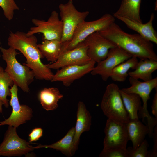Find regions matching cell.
<instances>
[{"label": "cell", "instance_id": "836d02e7", "mask_svg": "<svg viewBox=\"0 0 157 157\" xmlns=\"http://www.w3.org/2000/svg\"><path fill=\"white\" fill-rule=\"evenodd\" d=\"M155 11L157 10V0H156L155 3Z\"/></svg>", "mask_w": 157, "mask_h": 157}, {"label": "cell", "instance_id": "f1b7e54d", "mask_svg": "<svg viewBox=\"0 0 157 157\" xmlns=\"http://www.w3.org/2000/svg\"><path fill=\"white\" fill-rule=\"evenodd\" d=\"M100 157H128L127 148L126 149H117L102 150L99 155Z\"/></svg>", "mask_w": 157, "mask_h": 157}, {"label": "cell", "instance_id": "3957f363", "mask_svg": "<svg viewBox=\"0 0 157 157\" xmlns=\"http://www.w3.org/2000/svg\"><path fill=\"white\" fill-rule=\"evenodd\" d=\"M2 58L6 62L5 71L13 80L14 83L24 92H29V86L35 78L33 71L28 67L22 65L17 60L16 56L19 54L17 50L10 47L6 49L0 46Z\"/></svg>", "mask_w": 157, "mask_h": 157}, {"label": "cell", "instance_id": "ac0fdd59", "mask_svg": "<svg viewBox=\"0 0 157 157\" xmlns=\"http://www.w3.org/2000/svg\"><path fill=\"white\" fill-rule=\"evenodd\" d=\"M126 124L129 140L132 142V149H135L142 142L148 134V126L147 124L142 123L139 119H130Z\"/></svg>", "mask_w": 157, "mask_h": 157}, {"label": "cell", "instance_id": "5bb4252c", "mask_svg": "<svg viewBox=\"0 0 157 157\" xmlns=\"http://www.w3.org/2000/svg\"><path fill=\"white\" fill-rule=\"evenodd\" d=\"M87 50V47L82 42L72 49L64 51L55 62L46 65L50 69H58L69 65L85 64L91 60Z\"/></svg>", "mask_w": 157, "mask_h": 157}, {"label": "cell", "instance_id": "484cf974", "mask_svg": "<svg viewBox=\"0 0 157 157\" xmlns=\"http://www.w3.org/2000/svg\"><path fill=\"white\" fill-rule=\"evenodd\" d=\"M14 84L9 75L0 66V100L6 108L8 107L9 105L7 97L11 96L10 87Z\"/></svg>", "mask_w": 157, "mask_h": 157}, {"label": "cell", "instance_id": "7402d4cb", "mask_svg": "<svg viewBox=\"0 0 157 157\" xmlns=\"http://www.w3.org/2000/svg\"><path fill=\"white\" fill-rule=\"evenodd\" d=\"M74 133L75 128L72 127L63 138L57 142L48 145L39 144L34 147V148L35 149L42 148H52L60 151L67 156H72L74 154L73 147Z\"/></svg>", "mask_w": 157, "mask_h": 157}, {"label": "cell", "instance_id": "8992f818", "mask_svg": "<svg viewBox=\"0 0 157 157\" xmlns=\"http://www.w3.org/2000/svg\"><path fill=\"white\" fill-rule=\"evenodd\" d=\"M61 20L63 24V31L60 41L67 43L71 40L78 25L85 21L88 15V11L80 12L74 5L72 0L59 6Z\"/></svg>", "mask_w": 157, "mask_h": 157}, {"label": "cell", "instance_id": "30bf717a", "mask_svg": "<svg viewBox=\"0 0 157 157\" xmlns=\"http://www.w3.org/2000/svg\"><path fill=\"white\" fill-rule=\"evenodd\" d=\"M58 13L55 10L52 11L47 21L35 18L31 21L35 26L31 28L26 33L30 35L38 33L43 34L42 40H61L63 31V23L59 18Z\"/></svg>", "mask_w": 157, "mask_h": 157}, {"label": "cell", "instance_id": "9a60e30c", "mask_svg": "<svg viewBox=\"0 0 157 157\" xmlns=\"http://www.w3.org/2000/svg\"><path fill=\"white\" fill-rule=\"evenodd\" d=\"M96 63L91 60L83 65L67 66L58 69L54 74L51 81H60L66 87H69L75 80L90 72Z\"/></svg>", "mask_w": 157, "mask_h": 157}, {"label": "cell", "instance_id": "7a4b0ae2", "mask_svg": "<svg viewBox=\"0 0 157 157\" xmlns=\"http://www.w3.org/2000/svg\"><path fill=\"white\" fill-rule=\"evenodd\" d=\"M99 32L131 56L157 60L152 42L138 33H128L115 22Z\"/></svg>", "mask_w": 157, "mask_h": 157}, {"label": "cell", "instance_id": "277c9868", "mask_svg": "<svg viewBox=\"0 0 157 157\" xmlns=\"http://www.w3.org/2000/svg\"><path fill=\"white\" fill-rule=\"evenodd\" d=\"M100 106L108 119L125 123L130 119L123 104L120 89L116 84L111 83L107 85Z\"/></svg>", "mask_w": 157, "mask_h": 157}, {"label": "cell", "instance_id": "d6a6232c", "mask_svg": "<svg viewBox=\"0 0 157 157\" xmlns=\"http://www.w3.org/2000/svg\"><path fill=\"white\" fill-rule=\"evenodd\" d=\"M3 105V104L2 101L0 100V113L2 112V106Z\"/></svg>", "mask_w": 157, "mask_h": 157}, {"label": "cell", "instance_id": "d6986e66", "mask_svg": "<svg viewBox=\"0 0 157 157\" xmlns=\"http://www.w3.org/2000/svg\"><path fill=\"white\" fill-rule=\"evenodd\" d=\"M142 0H122L119 9L113 14L116 16L123 17L133 21L143 23L140 15Z\"/></svg>", "mask_w": 157, "mask_h": 157}, {"label": "cell", "instance_id": "83f0119b", "mask_svg": "<svg viewBox=\"0 0 157 157\" xmlns=\"http://www.w3.org/2000/svg\"><path fill=\"white\" fill-rule=\"evenodd\" d=\"M149 144L145 139L136 149H133L132 147L127 148L128 157H150V151L148 150Z\"/></svg>", "mask_w": 157, "mask_h": 157}, {"label": "cell", "instance_id": "ba28073f", "mask_svg": "<svg viewBox=\"0 0 157 157\" xmlns=\"http://www.w3.org/2000/svg\"><path fill=\"white\" fill-rule=\"evenodd\" d=\"M126 124L108 119L104 128L103 150L126 149L129 140Z\"/></svg>", "mask_w": 157, "mask_h": 157}, {"label": "cell", "instance_id": "cb8c5ba5", "mask_svg": "<svg viewBox=\"0 0 157 157\" xmlns=\"http://www.w3.org/2000/svg\"><path fill=\"white\" fill-rule=\"evenodd\" d=\"M120 93L130 119H139L138 112L142 107L140 97L135 94L125 93L121 89Z\"/></svg>", "mask_w": 157, "mask_h": 157}, {"label": "cell", "instance_id": "ffe728a7", "mask_svg": "<svg viewBox=\"0 0 157 157\" xmlns=\"http://www.w3.org/2000/svg\"><path fill=\"white\" fill-rule=\"evenodd\" d=\"M157 69V60L145 59L138 61L134 70L129 71L130 77L144 81H149L152 78V74Z\"/></svg>", "mask_w": 157, "mask_h": 157}, {"label": "cell", "instance_id": "603a6c76", "mask_svg": "<svg viewBox=\"0 0 157 157\" xmlns=\"http://www.w3.org/2000/svg\"><path fill=\"white\" fill-rule=\"evenodd\" d=\"M63 43L58 40H44L38 44V47L44 58L51 63L56 62L62 52Z\"/></svg>", "mask_w": 157, "mask_h": 157}, {"label": "cell", "instance_id": "5b68a950", "mask_svg": "<svg viewBox=\"0 0 157 157\" xmlns=\"http://www.w3.org/2000/svg\"><path fill=\"white\" fill-rule=\"evenodd\" d=\"M129 81L131 86L121 90L125 93L135 94L140 97L143 102V106L138 111L139 115L144 121L147 120L149 132H152L154 127L157 125V119L153 117L149 114L147 108V101L150 99V95L152 90L154 88L157 89V77L143 82L130 77Z\"/></svg>", "mask_w": 157, "mask_h": 157}, {"label": "cell", "instance_id": "52a82bcc", "mask_svg": "<svg viewBox=\"0 0 157 157\" xmlns=\"http://www.w3.org/2000/svg\"><path fill=\"white\" fill-rule=\"evenodd\" d=\"M115 21V17L113 15L106 13L96 20L85 21L81 23L76 27L72 39L68 43L65 50L76 47L88 36L105 29Z\"/></svg>", "mask_w": 157, "mask_h": 157}, {"label": "cell", "instance_id": "4fadbf2b", "mask_svg": "<svg viewBox=\"0 0 157 157\" xmlns=\"http://www.w3.org/2000/svg\"><path fill=\"white\" fill-rule=\"evenodd\" d=\"M82 42L87 47V53L88 57L96 63L105 59L109 50L117 46L101 35L99 31L90 35Z\"/></svg>", "mask_w": 157, "mask_h": 157}, {"label": "cell", "instance_id": "4dcf8cb0", "mask_svg": "<svg viewBox=\"0 0 157 157\" xmlns=\"http://www.w3.org/2000/svg\"><path fill=\"white\" fill-rule=\"evenodd\" d=\"M152 137L153 138V148L150 151V157H156L157 156V127L156 125L154 129Z\"/></svg>", "mask_w": 157, "mask_h": 157}, {"label": "cell", "instance_id": "44dd1931", "mask_svg": "<svg viewBox=\"0 0 157 157\" xmlns=\"http://www.w3.org/2000/svg\"><path fill=\"white\" fill-rule=\"evenodd\" d=\"M59 89L55 87L45 88L38 94V98L43 108L47 111L56 109L58 102L63 97Z\"/></svg>", "mask_w": 157, "mask_h": 157}, {"label": "cell", "instance_id": "e0dca14e", "mask_svg": "<svg viewBox=\"0 0 157 157\" xmlns=\"http://www.w3.org/2000/svg\"><path fill=\"white\" fill-rule=\"evenodd\" d=\"M115 17L124 22L129 29L136 31L147 40L157 44V33L152 24L154 18L153 13L151 14L149 20L145 24L135 22L122 17Z\"/></svg>", "mask_w": 157, "mask_h": 157}, {"label": "cell", "instance_id": "4316f807", "mask_svg": "<svg viewBox=\"0 0 157 157\" xmlns=\"http://www.w3.org/2000/svg\"><path fill=\"white\" fill-rule=\"evenodd\" d=\"M0 6L5 17L9 21L13 18L14 10L19 9L14 0H0Z\"/></svg>", "mask_w": 157, "mask_h": 157}, {"label": "cell", "instance_id": "6da1fadb", "mask_svg": "<svg viewBox=\"0 0 157 157\" xmlns=\"http://www.w3.org/2000/svg\"><path fill=\"white\" fill-rule=\"evenodd\" d=\"M37 37L33 35H27L25 33L11 32L8 38L9 47L19 51L25 57L26 61L23 65L29 67L33 72L35 78L40 80L51 81L54 75L51 69L41 61L44 58L39 49Z\"/></svg>", "mask_w": 157, "mask_h": 157}, {"label": "cell", "instance_id": "9c48e42d", "mask_svg": "<svg viewBox=\"0 0 157 157\" xmlns=\"http://www.w3.org/2000/svg\"><path fill=\"white\" fill-rule=\"evenodd\" d=\"M17 134L16 128L9 126L0 144V156H20L33 151V146Z\"/></svg>", "mask_w": 157, "mask_h": 157}, {"label": "cell", "instance_id": "e575fe53", "mask_svg": "<svg viewBox=\"0 0 157 157\" xmlns=\"http://www.w3.org/2000/svg\"><path fill=\"white\" fill-rule=\"evenodd\" d=\"M1 55L0 54V57H1Z\"/></svg>", "mask_w": 157, "mask_h": 157}, {"label": "cell", "instance_id": "d4e9b609", "mask_svg": "<svg viewBox=\"0 0 157 157\" xmlns=\"http://www.w3.org/2000/svg\"><path fill=\"white\" fill-rule=\"evenodd\" d=\"M138 61L137 57L132 56L116 66L113 70L110 77L115 81H125L129 76V69H135Z\"/></svg>", "mask_w": 157, "mask_h": 157}, {"label": "cell", "instance_id": "f546056e", "mask_svg": "<svg viewBox=\"0 0 157 157\" xmlns=\"http://www.w3.org/2000/svg\"><path fill=\"white\" fill-rule=\"evenodd\" d=\"M43 130L41 128L33 129L29 135V142L37 141L42 135Z\"/></svg>", "mask_w": 157, "mask_h": 157}, {"label": "cell", "instance_id": "1f68e13d", "mask_svg": "<svg viewBox=\"0 0 157 157\" xmlns=\"http://www.w3.org/2000/svg\"><path fill=\"white\" fill-rule=\"evenodd\" d=\"M152 114L157 119V92L155 94L151 106Z\"/></svg>", "mask_w": 157, "mask_h": 157}, {"label": "cell", "instance_id": "8fae6325", "mask_svg": "<svg viewBox=\"0 0 157 157\" xmlns=\"http://www.w3.org/2000/svg\"><path fill=\"white\" fill-rule=\"evenodd\" d=\"M10 90L11 99L9 103L12 107V113L8 118L0 121V126L8 125L16 128L31 119L33 110L28 106L19 104L18 97V86L15 84L11 87Z\"/></svg>", "mask_w": 157, "mask_h": 157}, {"label": "cell", "instance_id": "7c38bea8", "mask_svg": "<svg viewBox=\"0 0 157 157\" xmlns=\"http://www.w3.org/2000/svg\"><path fill=\"white\" fill-rule=\"evenodd\" d=\"M131 57L119 47H115L109 50L105 59L97 63L91 73L93 75H100L104 81H106L116 66Z\"/></svg>", "mask_w": 157, "mask_h": 157}, {"label": "cell", "instance_id": "2e32d148", "mask_svg": "<svg viewBox=\"0 0 157 157\" xmlns=\"http://www.w3.org/2000/svg\"><path fill=\"white\" fill-rule=\"evenodd\" d=\"M77 119L73 140V151L75 153L78 148L80 137L84 132L89 131L91 124V116L85 104L79 101L77 105Z\"/></svg>", "mask_w": 157, "mask_h": 157}]
</instances>
